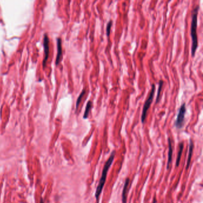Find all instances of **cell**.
Returning a JSON list of instances; mask_svg holds the SVG:
<instances>
[{
	"instance_id": "obj_15",
	"label": "cell",
	"mask_w": 203,
	"mask_h": 203,
	"mask_svg": "<svg viewBox=\"0 0 203 203\" xmlns=\"http://www.w3.org/2000/svg\"><path fill=\"white\" fill-rule=\"evenodd\" d=\"M153 203H157V200L156 198H154V201H153Z\"/></svg>"
},
{
	"instance_id": "obj_11",
	"label": "cell",
	"mask_w": 203,
	"mask_h": 203,
	"mask_svg": "<svg viewBox=\"0 0 203 203\" xmlns=\"http://www.w3.org/2000/svg\"><path fill=\"white\" fill-rule=\"evenodd\" d=\"M92 107V102L91 101H89L86 104V106L85 110V112H84V114H83V119H86L88 117L89 113L91 111Z\"/></svg>"
},
{
	"instance_id": "obj_1",
	"label": "cell",
	"mask_w": 203,
	"mask_h": 203,
	"mask_svg": "<svg viewBox=\"0 0 203 203\" xmlns=\"http://www.w3.org/2000/svg\"><path fill=\"white\" fill-rule=\"evenodd\" d=\"M200 5H197L192 11V21L191 26V35L192 37V47H191V54L192 56H195L196 50L198 48V38L197 34V17Z\"/></svg>"
},
{
	"instance_id": "obj_9",
	"label": "cell",
	"mask_w": 203,
	"mask_h": 203,
	"mask_svg": "<svg viewBox=\"0 0 203 203\" xmlns=\"http://www.w3.org/2000/svg\"><path fill=\"white\" fill-rule=\"evenodd\" d=\"M168 144H169V152H168V164H167V169H169V168L171 162L172 160V153H173V150H172V146H171V142L170 138H168Z\"/></svg>"
},
{
	"instance_id": "obj_7",
	"label": "cell",
	"mask_w": 203,
	"mask_h": 203,
	"mask_svg": "<svg viewBox=\"0 0 203 203\" xmlns=\"http://www.w3.org/2000/svg\"><path fill=\"white\" fill-rule=\"evenodd\" d=\"M189 154H188V157L187 160V163H186V169H188V168L189 167L191 160V157H192V154L193 153V150H194V142H192V139H190L189 141Z\"/></svg>"
},
{
	"instance_id": "obj_2",
	"label": "cell",
	"mask_w": 203,
	"mask_h": 203,
	"mask_svg": "<svg viewBox=\"0 0 203 203\" xmlns=\"http://www.w3.org/2000/svg\"><path fill=\"white\" fill-rule=\"evenodd\" d=\"M115 151H113L109 159L107 160V161L106 162L104 166V168H103V170H102V177L100 178V182L98 183V185L97 186V189H96V192H95V197H96V199H97V201L98 202L99 201V197L102 193V190L103 189V187L104 186V184H105V180H106V177H107V172L108 171V170L110 169V166H111L113 161H114V157H115Z\"/></svg>"
},
{
	"instance_id": "obj_3",
	"label": "cell",
	"mask_w": 203,
	"mask_h": 203,
	"mask_svg": "<svg viewBox=\"0 0 203 203\" xmlns=\"http://www.w3.org/2000/svg\"><path fill=\"white\" fill-rule=\"evenodd\" d=\"M156 91V85L154 84H153L151 86V89L150 93L149 94V96L148 98L146 100V101L144 103V107H143V110L142 112V115H141V122L142 123L145 122L146 117H147V114L148 109L150 108L151 104L153 100V98L154 96V93Z\"/></svg>"
},
{
	"instance_id": "obj_4",
	"label": "cell",
	"mask_w": 203,
	"mask_h": 203,
	"mask_svg": "<svg viewBox=\"0 0 203 203\" xmlns=\"http://www.w3.org/2000/svg\"><path fill=\"white\" fill-rule=\"evenodd\" d=\"M186 111V104L185 102H184L181 105L180 107L179 108L176 120L174 122V126L176 128L180 129L183 127Z\"/></svg>"
},
{
	"instance_id": "obj_14",
	"label": "cell",
	"mask_w": 203,
	"mask_h": 203,
	"mask_svg": "<svg viewBox=\"0 0 203 203\" xmlns=\"http://www.w3.org/2000/svg\"><path fill=\"white\" fill-rule=\"evenodd\" d=\"M113 25V21L111 20H110L107 25V28H106V33H107V36H110V30H111V28L112 26Z\"/></svg>"
},
{
	"instance_id": "obj_5",
	"label": "cell",
	"mask_w": 203,
	"mask_h": 203,
	"mask_svg": "<svg viewBox=\"0 0 203 203\" xmlns=\"http://www.w3.org/2000/svg\"><path fill=\"white\" fill-rule=\"evenodd\" d=\"M44 58L43 60V68L46 66L47 61L49 56V39L47 34H45L44 38Z\"/></svg>"
},
{
	"instance_id": "obj_6",
	"label": "cell",
	"mask_w": 203,
	"mask_h": 203,
	"mask_svg": "<svg viewBox=\"0 0 203 203\" xmlns=\"http://www.w3.org/2000/svg\"><path fill=\"white\" fill-rule=\"evenodd\" d=\"M57 55L56 60V65H58L61 60L62 56V39L59 38L57 39Z\"/></svg>"
},
{
	"instance_id": "obj_8",
	"label": "cell",
	"mask_w": 203,
	"mask_h": 203,
	"mask_svg": "<svg viewBox=\"0 0 203 203\" xmlns=\"http://www.w3.org/2000/svg\"><path fill=\"white\" fill-rule=\"evenodd\" d=\"M129 183V179L127 178L125 180L124 187L122 191V203H126L127 201V191L128 188V185Z\"/></svg>"
},
{
	"instance_id": "obj_10",
	"label": "cell",
	"mask_w": 203,
	"mask_h": 203,
	"mask_svg": "<svg viewBox=\"0 0 203 203\" xmlns=\"http://www.w3.org/2000/svg\"><path fill=\"white\" fill-rule=\"evenodd\" d=\"M183 149V142H180L179 144V152H178V154H177V157L176 162V167H178L179 165V163H180V161Z\"/></svg>"
},
{
	"instance_id": "obj_13",
	"label": "cell",
	"mask_w": 203,
	"mask_h": 203,
	"mask_svg": "<svg viewBox=\"0 0 203 203\" xmlns=\"http://www.w3.org/2000/svg\"><path fill=\"white\" fill-rule=\"evenodd\" d=\"M85 93H86V91H85V89H83L82 91V92L80 94L79 97H78L77 99L76 103V109H77V108H78V107H79V105L80 102H81L82 98L83 97L84 95L85 94Z\"/></svg>"
},
{
	"instance_id": "obj_16",
	"label": "cell",
	"mask_w": 203,
	"mask_h": 203,
	"mask_svg": "<svg viewBox=\"0 0 203 203\" xmlns=\"http://www.w3.org/2000/svg\"><path fill=\"white\" fill-rule=\"evenodd\" d=\"M40 203H44V201H43V199L42 198H41V201H40Z\"/></svg>"
},
{
	"instance_id": "obj_12",
	"label": "cell",
	"mask_w": 203,
	"mask_h": 203,
	"mask_svg": "<svg viewBox=\"0 0 203 203\" xmlns=\"http://www.w3.org/2000/svg\"><path fill=\"white\" fill-rule=\"evenodd\" d=\"M163 83H164V82L162 80H160V82H159V88H158V91H157V97H156V103H157L159 101L160 96V92H161V91H162V87H163Z\"/></svg>"
}]
</instances>
